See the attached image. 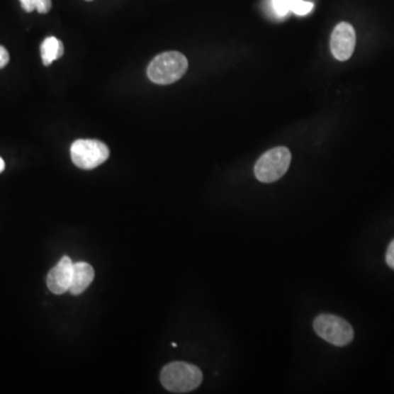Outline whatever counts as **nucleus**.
<instances>
[{
    "label": "nucleus",
    "instance_id": "nucleus-3",
    "mask_svg": "<svg viewBox=\"0 0 394 394\" xmlns=\"http://www.w3.org/2000/svg\"><path fill=\"white\" fill-rule=\"evenodd\" d=\"M291 154L286 147H276L263 154L254 166L257 180L272 183L283 178L291 166Z\"/></svg>",
    "mask_w": 394,
    "mask_h": 394
},
{
    "label": "nucleus",
    "instance_id": "nucleus-15",
    "mask_svg": "<svg viewBox=\"0 0 394 394\" xmlns=\"http://www.w3.org/2000/svg\"><path fill=\"white\" fill-rule=\"evenodd\" d=\"M5 170V162H4V159L0 157V174Z\"/></svg>",
    "mask_w": 394,
    "mask_h": 394
},
{
    "label": "nucleus",
    "instance_id": "nucleus-10",
    "mask_svg": "<svg viewBox=\"0 0 394 394\" xmlns=\"http://www.w3.org/2000/svg\"><path fill=\"white\" fill-rule=\"evenodd\" d=\"M19 1L26 12L36 10L39 13H47L52 8V0H19Z\"/></svg>",
    "mask_w": 394,
    "mask_h": 394
},
{
    "label": "nucleus",
    "instance_id": "nucleus-9",
    "mask_svg": "<svg viewBox=\"0 0 394 394\" xmlns=\"http://www.w3.org/2000/svg\"><path fill=\"white\" fill-rule=\"evenodd\" d=\"M64 54V45L55 36H48L41 45V56L45 66L52 65L53 62L60 60Z\"/></svg>",
    "mask_w": 394,
    "mask_h": 394
},
{
    "label": "nucleus",
    "instance_id": "nucleus-8",
    "mask_svg": "<svg viewBox=\"0 0 394 394\" xmlns=\"http://www.w3.org/2000/svg\"><path fill=\"white\" fill-rule=\"evenodd\" d=\"M94 279V269L89 263H74L69 293L74 296L81 295L91 285Z\"/></svg>",
    "mask_w": 394,
    "mask_h": 394
},
{
    "label": "nucleus",
    "instance_id": "nucleus-7",
    "mask_svg": "<svg viewBox=\"0 0 394 394\" xmlns=\"http://www.w3.org/2000/svg\"><path fill=\"white\" fill-rule=\"evenodd\" d=\"M72 267H74V263H72V259L63 257L58 261L57 264L48 272L46 284L52 293L63 295L69 291L70 284H72Z\"/></svg>",
    "mask_w": 394,
    "mask_h": 394
},
{
    "label": "nucleus",
    "instance_id": "nucleus-4",
    "mask_svg": "<svg viewBox=\"0 0 394 394\" xmlns=\"http://www.w3.org/2000/svg\"><path fill=\"white\" fill-rule=\"evenodd\" d=\"M313 329L321 339L334 347H347L354 339L353 327L347 320L329 313L317 315Z\"/></svg>",
    "mask_w": 394,
    "mask_h": 394
},
{
    "label": "nucleus",
    "instance_id": "nucleus-11",
    "mask_svg": "<svg viewBox=\"0 0 394 394\" xmlns=\"http://www.w3.org/2000/svg\"><path fill=\"white\" fill-rule=\"evenodd\" d=\"M313 5L310 1H305V0H291V11L295 15L305 16L313 11Z\"/></svg>",
    "mask_w": 394,
    "mask_h": 394
},
{
    "label": "nucleus",
    "instance_id": "nucleus-6",
    "mask_svg": "<svg viewBox=\"0 0 394 394\" xmlns=\"http://www.w3.org/2000/svg\"><path fill=\"white\" fill-rule=\"evenodd\" d=\"M331 52L337 60L345 62L353 55L356 45V33L347 22H341L331 36Z\"/></svg>",
    "mask_w": 394,
    "mask_h": 394
},
{
    "label": "nucleus",
    "instance_id": "nucleus-5",
    "mask_svg": "<svg viewBox=\"0 0 394 394\" xmlns=\"http://www.w3.org/2000/svg\"><path fill=\"white\" fill-rule=\"evenodd\" d=\"M70 156L75 166L91 170L108 160L110 150L104 142L96 140H78L72 145Z\"/></svg>",
    "mask_w": 394,
    "mask_h": 394
},
{
    "label": "nucleus",
    "instance_id": "nucleus-12",
    "mask_svg": "<svg viewBox=\"0 0 394 394\" xmlns=\"http://www.w3.org/2000/svg\"><path fill=\"white\" fill-rule=\"evenodd\" d=\"M271 8L276 17H286L291 11V0H271Z\"/></svg>",
    "mask_w": 394,
    "mask_h": 394
},
{
    "label": "nucleus",
    "instance_id": "nucleus-13",
    "mask_svg": "<svg viewBox=\"0 0 394 394\" xmlns=\"http://www.w3.org/2000/svg\"><path fill=\"white\" fill-rule=\"evenodd\" d=\"M385 262H387L388 266L390 269H394V240H392L389 247H388Z\"/></svg>",
    "mask_w": 394,
    "mask_h": 394
},
{
    "label": "nucleus",
    "instance_id": "nucleus-1",
    "mask_svg": "<svg viewBox=\"0 0 394 394\" xmlns=\"http://www.w3.org/2000/svg\"><path fill=\"white\" fill-rule=\"evenodd\" d=\"M162 387L174 393H188L200 387L203 373L200 368L184 361L168 364L160 373Z\"/></svg>",
    "mask_w": 394,
    "mask_h": 394
},
{
    "label": "nucleus",
    "instance_id": "nucleus-2",
    "mask_svg": "<svg viewBox=\"0 0 394 394\" xmlns=\"http://www.w3.org/2000/svg\"><path fill=\"white\" fill-rule=\"evenodd\" d=\"M188 60L179 52H167L157 55L147 68V75L157 84H171L186 75Z\"/></svg>",
    "mask_w": 394,
    "mask_h": 394
},
{
    "label": "nucleus",
    "instance_id": "nucleus-14",
    "mask_svg": "<svg viewBox=\"0 0 394 394\" xmlns=\"http://www.w3.org/2000/svg\"><path fill=\"white\" fill-rule=\"evenodd\" d=\"M9 60L10 56L7 50L4 46L0 45V69H3L4 67L7 66Z\"/></svg>",
    "mask_w": 394,
    "mask_h": 394
},
{
    "label": "nucleus",
    "instance_id": "nucleus-16",
    "mask_svg": "<svg viewBox=\"0 0 394 394\" xmlns=\"http://www.w3.org/2000/svg\"><path fill=\"white\" fill-rule=\"evenodd\" d=\"M87 1H92V0H87Z\"/></svg>",
    "mask_w": 394,
    "mask_h": 394
}]
</instances>
